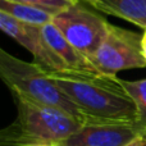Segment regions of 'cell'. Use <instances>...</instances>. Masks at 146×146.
Segmentation results:
<instances>
[{"label": "cell", "mask_w": 146, "mask_h": 146, "mask_svg": "<svg viewBox=\"0 0 146 146\" xmlns=\"http://www.w3.org/2000/svg\"><path fill=\"white\" fill-rule=\"evenodd\" d=\"M0 12L7 13L19 22L38 27L51 23L55 17V14L49 10L17 0H0Z\"/></svg>", "instance_id": "10"}, {"label": "cell", "mask_w": 146, "mask_h": 146, "mask_svg": "<svg viewBox=\"0 0 146 146\" xmlns=\"http://www.w3.org/2000/svg\"><path fill=\"white\" fill-rule=\"evenodd\" d=\"M42 35L48 46L55 54L59 60L63 72L62 73H76V74H100L92 64L77 50L74 49L59 30L53 25L42 26Z\"/></svg>", "instance_id": "8"}, {"label": "cell", "mask_w": 146, "mask_h": 146, "mask_svg": "<svg viewBox=\"0 0 146 146\" xmlns=\"http://www.w3.org/2000/svg\"><path fill=\"white\" fill-rule=\"evenodd\" d=\"M58 87L86 115L90 124L136 123V106L118 77L49 73Z\"/></svg>", "instance_id": "1"}, {"label": "cell", "mask_w": 146, "mask_h": 146, "mask_svg": "<svg viewBox=\"0 0 146 146\" xmlns=\"http://www.w3.org/2000/svg\"><path fill=\"white\" fill-rule=\"evenodd\" d=\"M136 123L85 124L56 146H126L140 136Z\"/></svg>", "instance_id": "7"}, {"label": "cell", "mask_w": 146, "mask_h": 146, "mask_svg": "<svg viewBox=\"0 0 146 146\" xmlns=\"http://www.w3.org/2000/svg\"><path fill=\"white\" fill-rule=\"evenodd\" d=\"M94 8L146 30V0H100Z\"/></svg>", "instance_id": "9"}, {"label": "cell", "mask_w": 146, "mask_h": 146, "mask_svg": "<svg viewBox=\"0 0 146 146\" xmlns=\"http://www.w3.org/2000/svg\"><path fill=\"white\" fill-rule=\"evenodd\" d=\"M126 146H146V140H145V139H142L141 136H139L136 140L131 141L129 144H127Z\"/></svg>", "instance_id": "13"}, {"label": "cell", "mask_w": 146, "mask_h": 146, "mask_svg": "<svg viewBox=\"0 0 146 146\" xmlns=\"http://www.w3.org/2000/svg\"><path fill=\"white\" fill-rule=\"evenodd\" d=\"M142 53L146 59V30H144V33H142Z\"/></svg>", "instance_id": "14"}, {"label": "cell", "mask_w": 146, "mask_h": 146, "mask_svg": "<svg viewBox=\"0 0 146 146\" xmlns=\"http://www.w3.org/2000/svg\"><path fill=\"white\" fill-rule=\"evenodd\" d=\"M0 77L12 95L53 106L69 114L83 126L90 124L85 114L58 87L40 64L22 60L4 49H0Z\"/></svg>", "instance_id": "3"}, {"label": "cell", "mask_w": 146, "mask_h": 146, "mask_svg": "<svg viewBox=\"0 0 146 146\" xmlns=\"http://www.w3.org/2000/svg\"><path fill=\"white\" fill-rule=\"evenodd\" d=\"M0 28L4 33L30 51L33 55L35 63L40 64L48 73L63 72L55 54L51 51L44 38L42 27L19 22L7 13L0 12Z\"/></svg>", "instance_id": "6"}, {"label": "cell", "mask_w": 146, "mask_h": 146, "mask_svg": "<svg viewBox=\"0 0 146 146\" xmlns=\"http://www.w3.org/2000/svg\"><path fill=\"white\" fill-rule=\"evenodd\" d=\"M51 23L88 62L98 51L110 26L103 15L87 9L81 1L58 13Z\"/></svg>", "instance_id": "4"}, {"label": "cell", "mask_w": 146, "mask_h": 146, "mask_svg": "<svg viewBox=\"0 0 146 146\" xmlns=\"http://www.w3.org/2000/svg\"><path fill=\"white\" fill-rule=\"evenodd\" d=\"M90 63L100 74L109 77H117L121 71L146 68L142 35L110 25Z\"/></svg>", "instance_id": "5"}, {"label": "cell", "mask_w": 146, "mask_h": 146, "mask_svg": "<svg viewBox=\"0 0 146 146\" xmlns=\"http://www.w3.org/2000/svg\"><path fill=\"white\" fill-rule=\"evenodd\" d=\"M17 118L0 131L1 146H56L83 126L53 106L13 95Z\"/></svg>", "instance_id": "2"}, {"label": "cell", "mask_w": 146, "mask_h": 146, "mask_svg": "<svg viewBox=\"0 0 146 146\" xmlns=\"http://www.w3.org/2000/svg\"><path fill=\"white\" fill-rule=\"evenodd\" d=\"M119 83L136 106V124L140 128L146 127V78L137 81H127L119 78Z\"/></svg>", "instance_id": "11"}, {"label": "cell", "mask_w": 146, "mask_h": 146, "mask_svg": "<svg viewBox=\"0 0 146 146\" xmlns=\"http://www.w3.org/2000/svg\"><path fill=\"white\" fill-rule=\"evenodd\" d=\"M78 1H81V3L85 1V3H87V4H90L91 7H95V5L98 4V3L100 1V0H78Z\"/></svg>", "instance_id": "15"}, {"label": "cell", "mask_w": 146, "mask_h": 146, "mask_svg": "<svg viewBox=\"0 0 146 146\" xmlns=\"http://www.w3.org/2000/svg\"><path fill=\"white\" fill-rule=\"evenodd\" d=\"M140 136L146 140V127H142L141 128V131H140Z\"/></svg>", "instance_id": "16"}, {"label": "cell", "mask_w": 146, "mask_h": 146, "mask_svg": "<svg viewBox=\"0 0 146 146\" xmlns=\"http://www.w3.org/2000/svg\"><path fill=\"white\" fill-rule=\"evenodd\" d=\"M17 1L35 5V7L41 8V9L49 10V12L54 13L56 15L58 13L63 12L64 9H67L74 3H77L78 0H17Z\"/></svg>", "instance_id": "12"}]
</instances>
